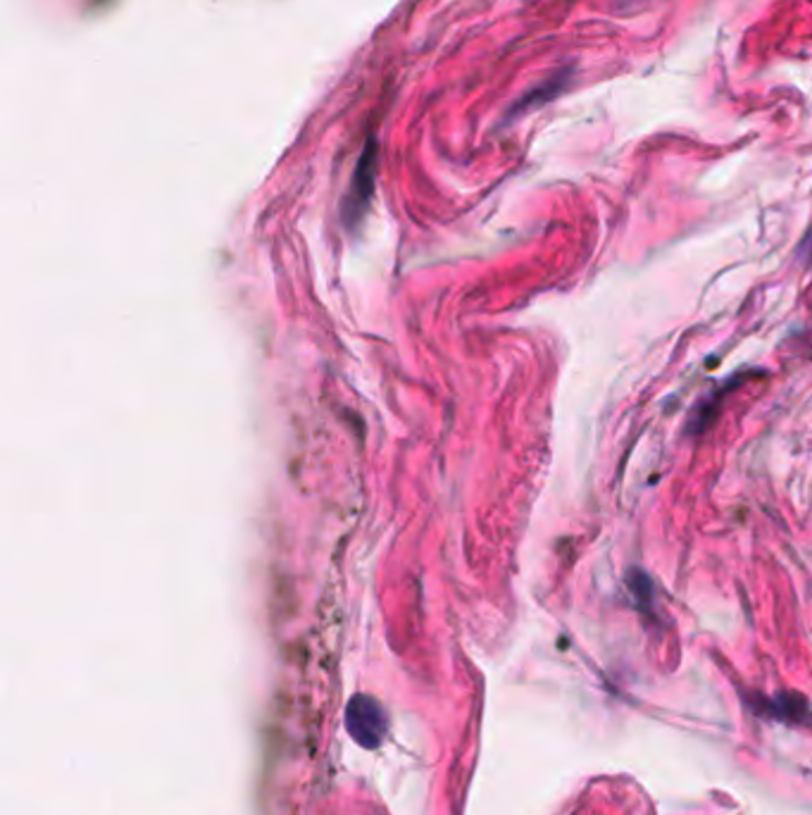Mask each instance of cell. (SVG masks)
<instances>
[{
  "mask_svg": "<svg viewBox=\"0 0 812 815\" xmlns=\"http://www.w3.org/2000/svg\"><path fill=\"white\" fill-rule=\"evenodd\" d=\"M345 727L365 749H376L386 735V713L370 696H355L345 708Z\"/></svg>",
  "mask_w": 812,
  "mask_h": 815,
  "instance_id": "1",
  "label": "cell"
},
{
  "mask_svg": "<svg viewBox=\"0 0 812 815\" xmlns=\"http://www.w3.org/2000/svg\"><path fill=\"white\" fill-rule=\"evenodd\" d=\"M750 708L762 718H775L781 723H803L808 720V701L795 694L779 696H750Z\"/></svg>",
  "mask_w": 812,
  "mask_h": 815,
  "instance_id": "2",
  "label": "cell"
},
{
  "mask_svg": "<svg viewBox=\"0 0 812 815\" xmlns=\"http://www.w3.org/2000/svg\"><path fill=\"white\" fill-rule=\"evenodd\" d=\"M627 586H629V594L636 601L639 610L650 613L652 604H656V584L650 582L646 572L639 570V568H632L627 572Z\"/></svg>",
  "mask_w": 812,
  "mask_h": 815,
  "instance_id": "3",
  "label": "cell"
},
{
  "mask_svg": "<svg viewBox=\"0 0 812 815\" xmlns=\"http://www.w3.org/2000/svg\"><path fill=\"white\" fill-rule=\"evenodd\" d=\"M801 255L805 257V261L812 265V229L808 232V236L803 239V246H801Z\"/></svg>",
  "mask_w": 812,
  "mask_h": 815,
  "instance_id": "4",
  "label": "cell"
}]
</instances>
